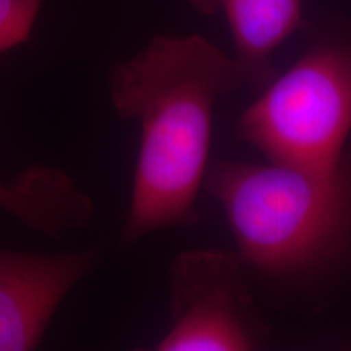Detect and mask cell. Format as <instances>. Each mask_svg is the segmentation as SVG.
<instances>
[{"label":"cell","instance_id":"obj_1","mask_svg":"<svg viewBox=\"0 0 351 351\" xmlns=\"http://www.w3.org/2000/svg\"><path fill=\"white\" fill-rule=\"evenodd\" d=\"M244 85L249 78L234 57L199 34L156 36L114 67V109L140 129L124 243L197 223L215 108Z\"/></svg>","mask_w":351,"mask_h":351},{"label":"cell","instance_id":"obj_2","mask_svg":"<svg viewBox=\"0 0 351 351\" xmlns=\"http://www.w3.org/2000/svg\"><path fill=\"white\" fill-rule=\"evenodd\" d=\"M245 267L291 275L333 256L351 231V171L217 161L205 179Z\"/></svg>","mask_w":351,"mask_h":351},{"label":"cell","instance_id":"obj_3","mask_svg":"<svg viewBox=\"0 0 351 351\" xmlns=\"http://www.w3.org/2000/svg\"><path fill=\"white\" fill-rule=\"evenodd\" d=\"M267 160L337 168L351 135V23L320 38L238 122Z\"/></svg>","mask_w":351,"mask_h":351},{"label":"cell","instance_id":"obj_4","mask_svg":"<svg viewBox=\"0 0 351 351\" xmlns=\"http://www.w3.org/2000/svg\"><path fill=\"white\" fill-rule=\"evenodd\" d=\"M236 252H184L171 265V324L135 351H262L261 327Z\"/></svg>","mask_w":351,"mask_h":351},{"label":"cell","instance_id":"obj_5","mask_svg":"<svg viewBox=\"0 0 351 351\" xmlns=\"http://www.w3.org/2000/svg\"><path fill=\"white\" fill-rule=\"evenodd\" d=\"M95 263L93 251L44 256L0 249V351H36L57 307Z\"/></svg>","mask_w":351,"mask_h":351},{"label":"cell","instance_id":"obj_6","mask_svg":"<svg viewBox=\"0 0 351 351\" xmlns=\"http://www.w3.org/2000/svg\"><path fill=\"white\" fill-rule=\"evenodd\" d=\"M207 15L221 13L234 43V59L249 85L271 80V57L296 32L302 20V0H189Z\"/></svg>","mask_w":351,"mask_h":351},{"label":"cell","instance_id":"obj_7","mask_svg":"<svg viewBox=\"0 0 351 351\" xmlns=\"http://www.w3.org/2000/svg\"><path fill=\"white\" fill-rule=\"evenodd\" d=\"M0 210L33 230L59 238L86 225L93 204L62 171L33 166L12 182L0 181Z\"/></svg>","mask_w":351,"mask_h":351},{"label":"cell","instance_id":"obj_8","mask_svg":"<svg viewBox=\"0 0 351 351\" xmlns=\"http://www.w3.org/2000/svg\"><path fill=\"white\" fill-rule=\"evenodd\" d=\"M43 0H0V56L32 34Z\"/></svg>","mask_w":351,"mask_h":351}]
</instances>
